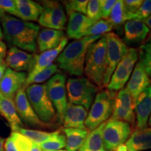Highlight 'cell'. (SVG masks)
Wrapping results in <instances>:
<instances>
[{
    "instance_id": "obj_1",
    "label": "cell",
    "mask_w": 151,
    "mask_h": 151,
    "mask_svg": "<svg viewBox=\"0 0 151 151\" xmlns=\"http://www.w3.org/2000/svg\"><path fill=\"white\" fill-rule=\"evenodd\" d=\"M1 26L4 39L9 45L25 52H36L37 38L40 29L38 24L6 14L1 19Z\"/></svg>"
},
{
    "instance_id": "obj_2",
    "label": "cell",
    "mask_w": 151,
    "mask_h": 151,
    "mask_svg": "<svg viewBox=\"0 0 151 151\" xmlns=\"http://www.w3.org/2000/svg\"><path fill=\"white\" fill-rule=\"evenodd\" d=\"M102 36L86 37L71 41L60 52L56 59L58 67L71 76H81L83 73L85 61L89 46Z\"/></svg>"
},
{
    "instance_id": "obj_3",
    "label": "cell",
    "mask_w": 151,
    "mask_h": 151,
    "mask_svg": "<svg viewBox=\"0 0 151 151\" xmlns=\"http://www.w3.org/2000/svg\"><path fill=\"white\" fill-rule=\"evenodd\" d=\"M106 69V40L105 36L89 46L85 61L84 71L90 81L99 88L103 87Z\"/></svg>"
},
{
    "instance_id": "obj_4",
    "label": "cell",
    "mask_w": 151,
    "mask_h": 151,
    "mask_svg": "<svg viewBox=\"0 0 151 151\" xmlns=\"http://www.w3.org/2000/svg\"><path fill=\"white\" fill-rule=\"evenodd\" d=\"M116 94L111 90H102L97 94L85 120V126L90 131L99 127L112 115Z\"/></svg>"
},
{
    "instance_id": "obj_5",
    "label": "cell",
    "mask_w": 151,
    "mask_h": 151,
    "mask_svg": "<svg viewBox=\"0 0 151 151\" xmlns=\"http://www.w3.org/2000/svg\"><path fill=\"white\" fill-rule=\"evenodd\" d=\"M30 104L41 121L51 124L57 120L56 111L48 97L46 84H32L25 89Z\"/></svg>"
},
{
    "instance_id": "obj_6",
    "label": "cell",
    "mask_w": 151,
    "mask_h": 151,
    "mask_svg": "<svg viewBox=\"0 0 151 151\" xmlns=\"http://www.w3.org/2000/svg\"><path fill=\"white\" fill-rule=\"evenodd\" d=\"M66 91L69 103L90 109L98 92V88L85 77L69 78L66 83Z\"/></svg>"
},
{
    "instance_id": "obj_7",
    "label": "cell",
    "mask_w": 151,
    "mask_h": 151,
    "mask_svg": "<svg viewBox=\"0 0 151 151\" xmlns=\"http://www.w3.org/2000/svg\"><path fill=\"white\" fill-rule=\"evenodd\" d=\"M104 36L106 40V69L103 79V86L107 87L117 65L129 48L115 33L109 32Z\"/></svg>"
},
{
    "instance_id": "obj_8",
    "label": "cell",
    "mask_w": 151,
    "mask_h": 151,
    "mask_svg": "<svg viewBox=\"0 0 151 151\" xmlns=\"http://www.w3.org/2000/svg\"><path fill=\"white\" fill-rule=\"evenodd\" d=\"M132 134L131 125L127 122L110 118L103 129V141L106 151H113L123 145Z\"/></svg>"
},
{
    "instance_id": "obj_9",
    "label": "cell",
    "mask_w": 151,
    "mask_h": 151,
    "mask_svg": "<svg viewBox=\"0 0 151 151\" xmlns=\"http://www.w3.org/2000/svg\"><path fill=\"white\" fill-rule=\"evenodd\" d=\"M48 97L56 111L57 120L62 124L67 106V96L66 91V76L62 73H56L46 83Z\"/></svg>"
},
{
    "instance_id": "obj_10",
    "label": "cell",
    "mask_w": 151,
    "mask_h": 151,
    "mask_svg": "<svg viewBox=\"0 0 151 151\" xmlns=\"http://www.w3.org/2000/svg\"><path fill=\"white\" fill-rule=\"evenodd\" d=\"M138 58L139 54L136 49H128L127 53L119 62L111 76V80L107 86L109 90L117 91L123 89L124 85L129 81Z\"/></svg>"
},
{
    "instance_id": "obj_11",
    "label": "cell",
    "mask_w": 151,
    "mask_h": 151,
    "mask_svg": "<svg viewBox=\"0 0 151 151\" xmlns=\"http://www.w3.org/2000/svg\"><path fill=\"white\" fill-rule=\"evenodd\" d=\"M41 2L43 10L38 20L39 23L48 29L62 31L65 29L67 22L63 6L55 1H43Z\"/></svg>"
},
{
    "instance_id": "obj_12",
    "label": "cell",
    "mask_w": 151,
    "mask_h": 151,
    "mask_svg": "<svg viewBox=\"0 0 151 151\" xmlns=\"http://www.w3.org/2000/svg\"><path fill=\"white\" fill-rule=\"evenodd\" d=\"M14 102L18 116L24 124L37 128L51 127V124L42 122L36 114L27 99L24 88H22L17 92L14 98Z\"/></svg>"
},
{
    "instance_id": "obj_13",
    "label": "cell",
    "mask_w": 151,
    "mask_h": 151,
    "mask_svg": "<svg viewBox=\"0 0 151 151\" xmlns=\"http://www.w3.org/2000/svg\"><path fill=\"white\" fill-rule=\"evenodd\" d=\"M134 107L135 104L131 94L127 88H123L116 95L111 118L134 124L136 119Z\"/></svg>"
},
{
    "instance_id": "obj_14",
    "label": "cell",
    "mask_w": 151,
    "mask_h": 151,
    "mask_svg": "<svg viewBox=\"0 0 151 151\" xmlns=\"http://www.w3.org/2000/svg\"><path fill=\"white\" fill-rule=\"evenodd\" d=\"M27 78V73L19 72L7 67L0 81V93L4 97L14 99L17 92L23 88Z\"/></svg>"
},
{
    "instance_id": "obj_15",
    "label": "cell",
    "mask_w": 151,
    "mask_h": 151,
    "mask_svg": "<svg viewBox=\"0 0 151 151\" xmlns=\"http://www.w3.org/2000/svg\"><path fill=\"white\" fill-rule=\"evenodd\" d=\"M37 55L29 54L16 47H11L7 52L5 63L13 70L30 72L35 65Z\"/></svg>"
},
{
    "instance_id": "obj_16",
    "label": "cell",
    "mask_w": 151,
    "mask_h": 151,
    "mask_svg": "<svg viewBox=\"0 0 151 151\" xmlns=\"http://www.w3.org/2000/svg\"><path fill=\"white\" fill-rule=\"evenodd\" d=\"M134 113L137 129L146 128L151 114V85L147 87L137 97L135 102Z\"/></svg>"
},
{
    "instance_id": "obj_17",
    "label": "cell",
    "mask_w": 151,
    "mask_h": 151,
    "mask_svg": "<svg viewBox=\"0 0 151 151\" xmlns=\"http://www.w3.org/2000/svg\"><path fill=\"white\" fill-rule=\"evenodd\" d=\"M67 33L69 38L76 40L86 37L88 29L96 22L90 20L83 14L76 12H69Z\"/></svg>"
},
{
    "instance_id": "obj_18",
    "label": "cell",
    "mask_w": 151,
    "mask_h": 151,
    "mask_svg": "<svg viewBox=\"0 0 151 151\" xmlns=\"http://www.w3.org/2000/svg\"><path fill=\"white\" fill-rule=\"evenodd\" d=\"M151 149V127L136 129L129 139L113 151H145Z\"/></svg>"
},
{
    "instance_id": "obj_19",
    "label": "cell",
    "mask_w": 151,
    "mask_h": 151,
    "mask_svg": "<svg viewBox=\"0 0 151 151\" xmlns=\"http://www.w3.org/2000/svg\"><path fill=\"white\" fill-rule=\"evenodd\" d=\"M149 86H150V80L148 73L142 63L139 61L134 68L126 88L131 94L134 104L139 94Z\"/></svg>"
},
{
    "instance_id": "obj_20",
    "label": "cell",
    "mask_w": 151,
    "mask_h": 151,
    "mask_svg": "<svg viewBox=\"0 0 151 151\" xmlns=\"http://www.w3.org/2000/svg\"><path fill=\"white\" fill-rule=\"evenodd\" d=\"M67 38L65 37L62 40L59 46L57 47L56 48L50 50H46V51L43 52L42 53L39 55H37L35 65L34 66L32 70L27 74V78L26 81L31 79L38 73L41 72L43 69H46L49 66L51 65L54 60L57 59V58L60 54V52L65 48L67 43Z\"/></svg>"
},
{
    "instance_id": "obj_21",
    "label": "cell",
    "mask_w": 151,
    "mask_h": 151,
    "mask_svg": "<svg viewBox=\"0 0 151 151\" xmlns=\"http://www.w3.org/2000/svg\"><path fill=\"white\" fill-rule=\"evenodd\" d=\"M124 40L127 43L143 42L146 39L149 29L143 20L132 19L125 22Z\"/></svg>"
},
{
    "instance_id": "obj_22",
    "label": "cell",
    "mask_w": 151,
    "mask_h": 151,
    "mask_svg": "<svg viewBox=\"0 0 151 151\" xmlns=\"http://www.w3.org/2000/svg\"><path fill=\"white\" fill-rule=\"evenodd\" d=\"M88 110L82 106L68 103L62 124L65 128L86 129L85 120L88 116Z\"/></svg>"
},
{
    "instance_id": "obj_23",
    "label": "cell",
    "mask_w": 151,
    "mask_h": 151,
    "mask_svg": "<svg viewBox=\"0 0 151 151\" xmlns=\"http://www.w3.org/2000/svg\"><path fill=\"white\" fill-rule=\"evenodd\" d=\"M64 38L65 33L62 30L46 28L39 32L37 43L39 50L43 52L56 48Z\"/></svg>"
},
{
    "instance_id": "obj_24",
    "label": "cell",
    "mask_w": 151,
    "mask_h": 151,
    "mask_svg": "<svg viewBox=\"0 0 151 151\" xmlns=\"http://www.w3.org/2000/svg\"><path fill=\"white\" fill-rule=\"evenodd\" d=\"M0 115L7 120L12 132L18 128H23L24 123L17 113L14 99L4 96L0 97Z\"/></svg>"
},
{
    "instance_id": "obj_25",
    "label": "cell",
    "mask_w": 151,
    "mask_h": 151,
    "mask_svg": "<svg viewBox=\"0 0 151 151\" xmlns=\"http://www.w3.org/2000/svg\"><path fill=\"white\" fill-rule=\"evenodd\" d=\"M16 3L18 18L24 21H36L39 20L43 6L31 0H14Z\"/></svg>"
},
{
    "instance_id": "obj_26",
    "label": "cell",
    "mask_w": 151,
    "mask_h": 151,
    "mask_svg": "<svg viewBox=\"0 0 151 151\" xmlns=\"http://www.w3.org/2000/svg\"><path fill=\"white\" fill-rule=\"evenodd\" d=\"M62 131L65 134L67 151L78 150L88 135V131L86 129L65 128Z\"/></svg>"
},
{
    "instance_id": "obj_27",
    "label": "cell",
    "mask_w": 151,
    "mask_h": 151,
    "mask_svg": "<svg viewBox=\"0 0 151 151\" xmlns=\"http://www.w3.org/2000/svg\"><path fill=\"white\" fill-rule=\"evenodd\" d=\"M34 144L28 138L16 132H12L5 140L4 151H30Z\"/></svg>"
},
{
    "instance_id": "obj_28",
    "label": "cell",
    "mask_w": 151,
    "mask_h": 151,
    "mask_svg": "<svg viewBox=\"0 0 151 151\" xmlns=\"http://www.w3.org/2000/svg\"><path fill=\"white\" fill-rule=\"evenodd\" d=\"M104 122L99 127L88 133L86 141L79 149L80 151H106L103 141V129L105 125Z\"/></svg>"
},
{
    "instance_id": "obj_29",
    "label": "cell",
    "mask_w": 151,
    "mask_h": 151,
    "mask_svg": "<svg viewBox=\"0 0 151 151\" xmlns=\"http://www.w3.org/2000/svg\"><path fill=\"white\" fill-rule=\"evenodd\" d=\"M39 146L42 150H62L66 147V137L62 134L60 131L54 132L50 139L44 141Z\"/></svg>"
},
{
    "instance_id": "obj_30",
    "label": "cell",
    "mask_w": 151,
    "mask_h": 151,
    "mask_svg": "<svg viewBox=\"0 0 151 151\" xmlns=\"http://www.w3.org/2000/svg\"><path fill=\"white\" fill-rule=\"evenodd\" d=\"M14 132L21 134L22 135L33 141L34 143H37L39 145L50 139L54 134V132H46L40 131V130L25 129V128H18Z\"/></svg>"
},
{
    "instance_id": "obj_31",
    "label": "cell",
    "mask_w": 151,
    "mask_h": 151,
    "mask_svg": "<svg viewBox=\"0 0 151 151\" xmlns=\"http://www.w3.org/2000/svg\"><path fill=\"white\" fill-rule=\"evenodd\" d=\"M57 72H58V66L55 65V64H52L51 65L49 66L46 69H43L41 72L36 74L31 79L26 81V82L24 84L23 88L26 89L28 86L32 84H39L43 83L48 79H50L53 75L56 74Z\"/></svg>"
},
{
    "instance_id": "obj_32",
    "label": "cell",
    "mask_w": 151,
    "mask_h": 151,
    "mask_svg": "<svg viewBox=\"0 0 151 151\" xmlns=\"http://www.w3.org/2000/svg\"><path fill=\"white\" fill-rule=\"evenodd\" d=\"M139 61L146 69L148 76L151 77V35L139 48Z\"/></svg>"
},
{
    "instance_id": "obj_33",
    "label": "cell",
    "mask_w": 151,
    "mask_h": 151,
    "mask_svg": "<svg viewBox=\"0 0 151 151\" xmlns=\"http://www.w3.org/2000/svg\"><path fill=\"white\" fill-rule=\"evenodd\" d=\"M113 27V25L109 20H99L88 29L86 37L101 36L103 34L109 33V32L112 30Z\"/></svg>"
},
{
    "instance_id": "obj_34",
    "label": "cell",
    "mask_w": 151,
    "mask_h": 151,
    "mask_svg": "<svg viewBox=\"0 0 151 151\" xmlns=\"http://www.w3.org/2000/svg\"><path fill=\"white\" fill-rule=\"evenodd\" d=\"M110 21L113 26H119L124 23L125 20L124 17L123 12V1H116L115 5L113 6L110 14Z\"/></svg>"
},
{
    "instance_id": "obj_35",
    "label": "cell",
    "mask_w": 151,
    "mask_h": 151,
    "mask_svg": "<svg viewBox=\"0 0 151 151\" xmlns=\"http://www.w3.org/2000/svg\"><path fill=\"white\" fill-rule=\"evenodd\" d=\"M143 1L141 0H125L123 1V12L124 20H130L133 19L134 15L137 12Z\"/></svg>"
},
{
    "instance_id": "obj_36",
    "label": "cell",
    "mask_w": 151,
    "mask_h": 151,
    "mask_svg": "<svg viewBox=\"0 0 151 151\" xmlns=\"http://www.w3.org/2000/svg\"><path fill=\"white\" fill-rule=\"evenodd\" d=\"M88 3V1L87 0H71L64 1L67 14L69 12H76L81 14H86Z\"/></svg>"
},
{
    "instance_id": "obj_37",
    "label": "cell",
    "mask_w": 151,
    "mask_h": 151,
    "mask_svg": "<svg viewBox=\"0 0 151 151\" xmlns=\"http://www.w3.org/2000/svg\"><path fill=\"white\" fill-rule=\"evenodd\" d=\"M87 17L90 20L97 22L101 18V8H100V1L92 0L88 1L86 11Z\"/></svg>"
},
{
    "instance_id": "obj_38",
    "label": "cell",
    "mask_w": 151,
    "mask_h": 151,
    "mask_svg": "<svg viewBox=\"0 0 151 151\" xmlns=\"http://www.w3.org/2000/svg\"><path fill=\"white\" fill-rule=\"evenodd\" d=\"M151 15V0L143 1L142 4L138 9L135 14L134 15L133 19L143 20L144 21Z\"/></svg>"
},
{
    "instance_id": "obj_39",
    "label": "cell",
    "mask_w": 151,
    "mask_h": 151,
    "mask_svg": "<svg viewBox=\"0 0 151 151\" xmlns=\"http://www.w3.org/2000/svg\"><path fill=\"white\" fill-rule=\"evenodd\" d=\"M0 8H1L5 13H8L11 16L18 17V14L17 11L16 3L14 0H0Z\"/></svg>"
},
{
    "instance_id": "obj_40",
    "label": "cell",
    "mask_w": 151,
    "mask_h": 151,
    "mask_svg": "<svg viewBox=\"0 0 151 151\" xmlns=\"http://www.w3.org/2000/svg\"><path fill=\"white\" fill-rule=\"evenodd\" d=\"M116 0H102L100 1V8H101V18L108 19L110 16L111 10L115 5Z\"/></svg>"
},
{
    "instance_id": "obj_41",
    "label": "cell",
    "mask_w": 151,
    "mask_h": 151,
    "mask_svg": "<svg viewBox=\"0 0 151 151\" xmlns=\"http://www.w3.org/2000/svg\"><path fill=\"white\" fill-rule=\"evenodd\" d=\"M7 53V48L6 43L2 40L0 39V58L2 59L6 58Z\"/></svg>"
},
{
    "instance_id": "obj_42",
    "label": "cell",
    "mask_w": 151,
    "mask_h": 151,
    "mask_svg": "<svg viewBox=\"0 0 151 151\" xmlns=\"http://www.w3.org/2000/svg\"><path fill=\"white\" fill-rule=\"evenodd\" d=\"M6 68H7V66L6 65V63L0 64V81H1V78H2Z\"/></svg>"
},
{
    "instance_id": "obj_43",
    "label": "cell",
    "mask_w": 151,
    "mask_h": 151,
    "mask_svg": "<svg viewBox=\"0 0 151 151\" xmlns=\"http://www.w3.org/2000/svg\"><path fill=\"white\" fill-rule=\"evenodd\" d=\"M144 22H145V24H146L147 27H148L149 31L151 32V15L148 17V18L146 19V20H144Z\"/></svg>"
},
{
    "instance_id": "obj_44",
    "label": "cell",
    "mask_w": 151,
    "mask_h": 151,
    "mask_svg": "<svg viewBox=\"0 0 151 151\" xmlns=\"http://www.w3.org/2000/svg\"><path fill=\"white\" fill-rule=\"evenodd\" d=\"M30 151H42V150H41V148H40V146H39V144H37V143H34L32 148L31 150Z\"/></svg>"
},
{
    "instance_id": "obj_45",
    "label": "cell",
    "mask_w": 151,
    "mask_h": 151,
    "mask_svg": "<svg viewBox=\"0 0 151 151\" xmlns=\"http://www.w3.org/2000/svg\"><path fill=\"white\" fill-rule=\"evenodd\" d=\"M5 139L3 137H0V151H4V145Z\"/></svg>"
},
{
    "instance_id": "obj_46",
    "label": "cell",
    "mask_w": 151,
    "mask_h": 151,
    "mask_svg": "<svg viewBox=\"0 0 151 151\" xmlns=\"http://www.w3.org/2000/svg\"><path fill=\"white\" fill-rule=\"evenodd\" d=\"M5 15H6L5 11H4L1 8H0V20H1L2 18H4V17L5 16Z\"/></svg>"
},
{
    "instance_id": "obj_47",
    "label": "cell",
    "mask_w": 151,
    "mask_h": 151,
    "mask_svg": "<svg viewBox=\"0 0 151 151\" xmlns=\"http://www.w3.org/2000/svg\"><path fill=\"white\" fill-rule=\"evenodd\" d=\"M4 39V36H3V32H2V29H1V23H0V39Z\"/></svg>"
},
{
    "instance_id": "obj_48",
    "label": "cell",
    "mask_w": 151,
    "mask_h": 151,
    "mask_svg": "<svg viewBox=\"0 0 151 151\" xmlns=\"http://www.w3.org/2000/svg\"><path fill=\"white\" fill-rule=\"evenodd\" d=\"M148 125H149V126H150V127H151V114H150V117H149V119H148Z\"/></svg>"
},
{
    "instance_id": "obj_49",
    "label": "cell",
    "mask_w": 151,
    "mask_h": 151,
    "mask_svg": "<svg viewBox=\"0 0 151 151\" xmlns=\"http://www.w3.org/2000/svg\"><path fill=\"white\" fill-rule=\"evenodd\" d=\"M2 63H5V62L4 61V59H2L1 58H0V64H2Z\"/></svg>"
},
{
    "instance_id": "obj_50",
    "label": "cell",
    "mask_w": 151,
    "mask_h": 151,
    "mask_svg": "<svg viewBox=\"0 0 151 151\" xmlns=\"http://www.w3.org/2000/svg\"><path fill=\"white\" fill-rule=\"evenodd\" d=\"M42 151H67V150H42Z\"/></svg>"
},
{
    "instance_id": "obj_51",
    "label": "cell",
    "mask_w": 151,
    "mask_h": 151,
    "mask_svg": "<svg viewBox=\"0 0 151 151\" xmlns=\"http://www.w3.org/2000/svg\"><path fill=\"white\" fill-rule=\"evenodd\" d=\"M1 96H2V94H1V93H0V97H1Z\"/></svg>"
},
{
    "instance_id": "obj_52",
    "label": "cell",
    "mask_w": 151,
    "mask_h": 151,
    "mask_svg": "<svg viewBox=\"0 0 151 151\" xmlns=\"http://www.w3.org/2000/svg\"><path fill=\"white\" fill-rule=\"evenodd\" d=\"M77 151H80V150H77Z\"/></svg>"
}]
</instances>
